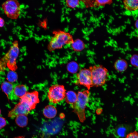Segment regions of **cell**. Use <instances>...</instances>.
<instances>
[{
  "instance_id": "cell-1",
  "label": "cell",
  "mask_w": 138,
  "mask_h": 138,
  "mask_svg": "<svg viewBox=\"0 0 138 138\" xmlns=\"http://www.w3.org/2000/svg\"><path fill=\"white\" fill-rule=\"evenodd\" d=\"M19 52L18 42L15 40L8 52L0 58V72L4 71L7 67L12 71H15L17 70L16 60Z\"/></svg>"
},
{
  "instance_id": "cell-2",
  "label": "cell",
  "mask_w": 138,
  "mask_h": 138,
  "mask_svg": "<svg viewBox=\"0 0 138 138\" xmlns=\"http://www.w3.org/2000/svg\"><path fill=\"white\" fill-rule=\"evenodd\" d=\"M53 36L48 45L50 52L62 48L64 46L71 45L73 42V36L70 33L60 30H54L52 32Z\"/></svg>"
},
{
  "instance_id": "cell-3",
  "label": "cell",
  "mask_w": 138,
  "mask_h": 138,
  "mask_svg": "<svg viewBox=\"0 0 138 138\" xmlns=\"http://www.w3.org/2000/svg\"><path fill=\"white\" fill-rule=\"evenodd\" d=\"M90 95V91L88 90L78 91L76 100L71 105L73 111L81 123H83L86 119L85 109L89 101Z\"/></svg>"
},
{
  "instance_id": "cell-4",
  "label": "cell",
  "mask_w": 138,
  "mask_h": 138,
  "mask_svg": "<svg viewBox=\"0 0 138 138\" xmlns=\"http://www.w3.org/2000/svg\"><path fill=\"white\" fill-rule=\"evenodd\" d=\"M91 73L93 86L98 87L106 83L108 75V71L101 65H95L89 67Z\"/></svg>"
},
{
  "instance_id": "cell-5",
  "label": "cell",
  "mask_w": 138,
  "mask_h": 138,
  "mask_svg": "<svg viewBox=\"0 0 138 138\" xmlns=\"http://www.w3.org/2000/svg\"><path fill=\"white\" fill-rule=\"evenodd\" d=\"M2 6L5 14L10 19H16L20 15V5L18 0H7Z\"/></svg>"
},
{
  "instance_id": "cell-6",
  "label": "cell",
  "mask_w": 138,
  "mask_h": 138,
  "mask_svg": "<svg viewBox=\"0 0 138 138\" xmlns=\"http://www.w3.org/2000/svg\"><path fill=\"white\" fill-rule=\"evenodd\" d=\"M66 91L63 85L55 84L51 86L47 94L49 101L54 104L58 103L64 99Z\"/></svg>"
},
{
  "instance_id": "cell-7",
  "label": "cell",
  "mask_w": 138,
  "mask_h": 138,
  "mask_svg": "<svg viewBox=\"0 0 138 138\" xmlns=\"http://www.w3.org/2000/svg\"><path fill=\"white\" fill-rule=\"evenodd\" d=\"M76 77V84L83 86L88 90L93 87L91 72L89 68L82 69L77 74Z\"/></svg>"
},
{
  "instance_id": "cell-8",
  "label": "cell",
  "mask_w": 138,
  "mask_h": 138,
  "mask_svg": "<svg viewBox=\"0 0 138 138\" xmlns=\"http://www.w3.org/2000/svg\"><path fill=\"white\" fill-rule=\"evenodd\" d=\"M32 109L25 102L19 100L14 108L10 111L8 114L9 118L14 119L20 115H28Z\"/></svg>"
},
{
  "instance_id": "cell-9",
  "label": "cell",
  "mask_w": 138,
  "mask_h": 138,
  "mask_svg": "<svg viewBox=\"0 0 138 138\" xmlns=\"http://www.w3.org/2000/svg\"><path fill=\"white\" fill-rule=\"evenodd\" d=\"M38 91H34L31 92H27L20 100L26 102L32 110L34 109L36 105L40 102Z\"/></svg>"
},
{
  "instance_id": "cell-10",
  "label": "cell",
  "mask_w": 138,
  "mask_h": 138,
  "mask_svg": "<svg viewBox=\"0 0 138 138\" xmlns=\"http://www.w3.org/2000/svg\"><path fill=\"white\" fill-rule=\"evenodd\" d=\"M28 87L23 84H14L13 94L14 100L20 99L23 97L27 92Z\"/></svg>"
},
{
  "instance_id": "cell-11",
  "label": "cell",
  "mask_w": 138,
  "mask_h": 138,
  "mask_svg": "<svg viewBox=\"0 0 138 138\" xmlns=\"http://www.w3.org/2000/svg\"><path fill=\"white\" fill-rule=\"evenodd\" d=\"M14 85V84L5 81L2 83L1 85L2 89L8 98L12 100H14L13 94Z\"/></svg>"
},
{
  "instance_id": "cell-12",
  "label": "cell",
  "mask_w": 138,
  "mask_h": 138,
  "mask_svg": "<svg viewBox=\"0 0 138 138\" xmlns=\"http://www.w3.org/2000/svg\"><path fill=\"white\" fill-rule=\"evenodd\" d=\"M138 1V0H123L124 7L126 10L132 13H137Z\"/></svg>"
},
{
  "instance_id": "cell-13",
  "label": "cell",
  "mask_w": 138,
  "mask_h": 138,
  "mask_svg": "<svg viewBox=\"0 0 138 138\" xmlns=\"http://www.w3.org/2000/svg\"><path fill=\"white\" fill-rule=\"evenodd\" d=\"M57 113L56 108L51 105H48L45 106L43 111L44 117L49 119H52L55 118L56 115Z\"/></svg>"
},
{
  "instance_id": "cell-14",
  "label": "cell",
  "mask_w": 138,
  "mask_h": 138,
  "mask_svg": "<svg viewBox=\"0 0 138 138\" xmlns=\"http://www.w3.org/2000/svg\"><path fill=\"white\" fill-rule=\"evenodd\" d=\"M128 64L127 61L123 59H119L114 62V67L117 71L123 72L125 71L128 67Z\"/></svg>"
},
{
  "instance_id": "cell-15",
  "label": "cell",
  "mask_w": 138,
  "mask_h": 138,
  "mask_svg": "<svg viewBox=\"0 0 138 138\" xmlns=\"http://www.w3.org/2000/svg\"><path fill=\"white\" fill-rule=\"evenodd\" d=\"M71 45L73 50L76 52L82 51L85 47V45L84 42L79 39L74 40L73 42Z\"/></svg>"
},
{
  "instance_id": "cell-16",
  "label": "cell",
  "mask_w": 138,
  "mask_h": 138,
  "mask_svg": "<svg viewBox=\"0 0 138 138\" xmlns=\"http://www.w3.org/2000/svg\"><path fill=\"white\" fill-rule=\"evenodd\" d=\"M77 98V94L71 90L68 91L66 93L65 97L66 102L71 105L74 104Z\"/></svg>"
},
{
  "instance_id": "cell-17",
  "label": "cell",
  "mask_w": 138,
  "mask_h": 138,
  "mask_svg": "<svg viewBox=\"0 0 138 138\" xmlns=\"http://www.w3.org/2000/svg\"><path fill=\"white\" fill-rule=\"evenodd\" d=\"M15 121L16 123L18 126L23 128L27 125L28 119L26 115H20L16 117Z\"/></svg>"
},
{
  "instance_id": "cell-18",
  "label": "cell",
  "mask_w": 138,
  "mask_h": 138,
  "mask_svg": "<svg viewBox=\"0 0 138 138\" xmlns=\"http://www.w3.org/2000/svg\"><path fill=\"white\" fill-rule=\"evenodd\" d=\"M79 66L76 62L72 61L69 63L67 65V69L70 73H76L78 70Z\"/></svg>"
},
{
  "instance_id": "cell-19",
  "label": "cell",
  "mask_w": 138,
  "mask_h": 138,
  "mask_svg": "<svg viewBox=\"0 0 138 138\" xmlns=\"http://www.w3.org/2000/svg\"><path fill=\"white\" fill-rule=\"evenodd\" d=\"M17 75L15 71L10 70L8 72L7 79L8 82L13 83L17 81Z\"/></svg>"
},
{
  "instance_id": "cell-20",
  "label": "cell",
  "mask_w": 138,
  "mask_h": 138,
  "mask_svg": "<svg viewBox=\"0 0 138 138\" xmlns=\"http://www.w3.org/2000/svg\"><path fill=\"white\" fill-rule=\"evenodd\" d=\"M113 0H95L94 5L97 7L103 6L111 4Z\"/></svg>"
},
{
  "instance_id": "cell-21",
  "label": "cell",
  "mask_w": 138,
  "mask_h": 138,
  "mask_svg": "<svg viewBox=\"0 0 138 138\" xmlns=\"http://www.w3.org/2000/svg\"><path fill=\"white\" fill-rule=\"evenodd\" d=\"M80 0H66V6L71 8H74L78 7L79 4Z\"/></svg>"
},
{
  "instance_id": "cell-22",
  "label": "cell",
  "mask_w": 138,
  "mask_h": 138,
  "mask_svg": "<svg viewBox=\"0 0 138 138\" xmlns=\"http://www.w3.org/2000/svg\"><path fill=\"white\" fill-rule=\"evenodd\" d=\"M138 59L137 55L134 54L131 56L130 59L131 64L136 67H138Z\"/></svg>"
},
{
  "instance_id": "cell-23",
  "label": "cell",
  "mask_w": 138,
  "mask_h": 138,
  "mask_svg": "<svg viewBox=\"0 0 138 138\" xmlns=\"http://www.w3.org/2000/svg\"><path fill=\"white\" fill-rule=\"evenodd\" d=\"M125 138H138V133L136 131L127 134Z\"/></svg>"
},
{
  "instance_id": "cell-24",
  "label": "cell",
  "mask_w": 138,
  "mask_h": 138,
  "mask_svg": "<svg viewBox=\"0 0 138 138\" xmlns=\"http://www.w3.org/2000/svg\"><path fill=\"white\" fill-rule=\"evenodd\" d=\"M6 124L5 119L3 117H0V129L5 126Z\"/></svg>"
},
{
  "instance_id": "cell-25",
  "label": "cell",
  "mask_w": 138,
  "mask_h": 138,
  "mask_svg": "<svg viewBox=\"0 0 138 138\" xmlns=\"http://www.w3.org/2000/svg\"><path fill=\"white\" fill-rule=\"evenodd\" d=\"M5 24V21L2 17H0V27H2L4 26Z\"/></svg>"
},
{
  "instance_id": "cell-26",
  "label": "cell",
  "mask_w": 138,
  "mask_h": 138,
  "mask_svg": "<svg viewBox=\"0 0 138 138\" xmlns=\"http://www.w3.org/2000/svg\"><path fill=\"white\" fill-rule=\"evenodd\" d=\"M135 26H136V28H137V27H138V20H136V22L135 23Z\"/></svg>"
},
{
  "instance_id": "cell-27",
  "label": "cell",
  "mask_w": 138,
  "mask_h": 138,
  "mask_svg": "<svg viewBox=\"0 0 138 138\" xmlns=\"http://www.w3.org/2000/svg\"><path fill=\"white\" fill-rule=\"evenodd\" d=\"M1 110L0 109V115H1Z\"/></svg>"
}]
</instances>
